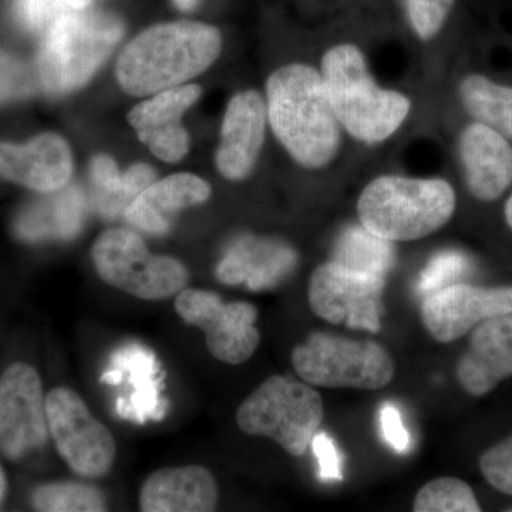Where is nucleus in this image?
Here are the masks:
<instances>
[{
  "label": "nucleus",
  "mask_w": 512,
  "mask_h": 512,
  "mask_svg": "<svg viewBox=\"0 0 512 512\" xmlns=\"http://www.w3.org/2000/svg\"><path fill=\"white\" fill-rule=\"evenodd\" d=\"M266 111L275 137L302 167L319 170L338 156L342 126L315 67L276 69L266 80Z\"/></svg>",
  "instance_id": "nucleus-1"
},
{
  "label": "nucleus",
  "mask_w": 512,
  "mask_h": 512,
  "mask_svg": "<svg viewBox=\"0 0 512 512\" xmlns=\"http://www.w3.org/2000/svg\"><path fill=\"white\" fill-rule=\"evenodd\" d=\"M221 50L215 26L191 20L160 23L124 47L117 59V82L130 96H153L200 76L217 62Z\"/></svg>",
  "instance_id": "nucleus-2"
},
{
  "label": "nucleus",
  "mask_w": 512,
  "mask_h": 512,
  "mask_svg": "<svg viewBox=\"0 0 512 512\" xmlns=\"http://www.w3.org/2000/svg\"><path fill=\"white\" fill-rule=\"evenodd\" d=\"M320 74L340 126L360 143H383L393 136L412 110L404 94L377 86L362 50L355 45L330 47Z\"/></svg>",
  "instance_id": "nucleus-3"
},
{
  "label": "nucleus",
  "mask_w": 512,
  "mask_h": 512,
  "mask_svg": "<svg viewBox=\"0 0 512 512\" xmlns=\"http://www.w3.org/2000/svg\"><path fill=\"white\" fill-rule=\"evenodd\" d=\"M119 16L93 9H67L46 30L37 53L36 73L46 92L80 89L99 72L123 39Z\"/></svg>",
  "instance_id": "nucleus-4"
},
{
  "label": "nucleus",
  "mask_w": 512,
  "mask_h": 512,
  "mask_svg": "<svg viewBox=\"0 0 512 512\" xmlns=\"http://www.w3.org/2000/svg\"><path fill=\"white\" fill-rule=\"evenodd\" d=\"M456 205V192L446 180L382 175L360 194L357 217L377 237L409 242L443 228Z\"/></svg>",
  "instance_id": "nucleus-5"
},
{
  "label": "nucleus",
  "mask_w": 512,
  "mask_h": 512,
  "mask_svg": "<svg viewBox=\"0 0 512 512\" xmlns=\"http://www.w3.org/2000/svg\"><path fill=\"white\" fill-rule=\"evenodd\" d=\"M325 407L318 390L289 376H271L238 407L237 424L248 436L274 440L301 457L322 426Z\"/></svg>",
  "instance_id": "nucleus-6"
},
{
  "label": "nucleus",
  "mask_w": 512,
  "mask_h": 512,
  "mask_svg": "<svg viewBox=\"0 0 512 512\" xmlns=\"http://www.w3.org/2000/svg\"><path fill=\"white\" fill-rule=\"evenodd\" d=\"M292 366L303 382L323 389L380 390L396 375V363L380 343L329 333H313L295 346Z\"/></svg>",
  "instance_id": "nucleus-7"
},
{
  "label": "nucleus",
  "mask_w": 512,
  "mask_h": 512,
  "mask_svg": "<svg viewBox=\"0 0 512 512\" xmlns=\"http://www.w3.org/2000/svg\"><path fill=\"white\" fill-rule=\"evenodd\" d=\"M94 268L107 285L143 299L163 301L178 295L188 284L183 262L167 255H154L146 242L126 228L104 231L92 249Z\"/></svg>",
  "instance_id": "nucleus-8"
},
{
  "label": "nucleus",
  "mask_w": 512,
  "mask_h": 512,
  "mask_svg": "<svg viewBox=\"0 0 512 512\" xmlns=\"http://www.w3.org/2000/svg\"><path fill=\"white\" fill-rule=\"evenodd\" d=\"M46 409L50 437L64 463L82 477L106 476L116 460V441L82 397L69 387H56L46 396Z\"/></svg>",
  "instance_id": "nucleus-9"
},
{
  "label": "nucleus",
  "mask_w": 512,
  "mask_h": 512,
  "mask_svg": "<svg viewBox=\"0 0 512 512\" xmlns=\"http://www.w3.org/2000/svg\"><path fill=\"white\" fill-rule=\"evenodd\" d=\"M384 276L353 271L329 261L312 272L308 302L312 312L333 325L379 333Z\"/></svg>",
  "instance_id": "nucleus-10"
},
{
  "label": "nucleus",
  "mask_w": 512,
  "mask_h": 512,
  "mask_svg": "<svg viewBox=\"0 0 512 512\" xmlns=\"http://www.w3.org/2000/svg\"><path fill=\"white\" fill-rule=\"evenodd\" d=\"M175 311L204 332L211 355L228 365L247 362L261 343L255 326L258 311L251 303H224L217 293L183 289L175 298Z\"/></svg>",
  "instance_id": "nucleus-11"
},
{
  "label": "nucleus",
  "mask_w": 512,
  "mask_h": 512,
  "mask_svg": "<svg viewBox=\"0 0 512 512\" xmlns=\"http://www.w3.org/2000/svg\"><path fill=\"white\" fill-rule=\"evenodd\" d=\"M46 396L35 367L16 362L0 376V453L19 461L49 441Z\"/></svg>",
  "instance_id": "nucleus-12"
},
{
  "label": "nucleus",
  "mask_w": 512,
  "mask_h": 512,
  "mask_svg": "<svg viewBox=\"0 0 512 512\" xmlns=\"http://www.w3.org/2000/svg\"><path fill=\"white\" fill-rule=\"evenodd\" d=\"M512 312L511 286L451 284L429 293L421 303V320L431 338L451 343L464 338L477 325Z\"/></svg>",
  "instance_id": "nucleus-13"
},
{
  "label": "nucleus",
  "mask_w": 512,
  "mask_h": 512,
  "mask_svg": "<svg viewBox=\"0 0 512 512\" xmlns=\"http://www.w3.org/2000/svg\"><path fill=\"white\" fill-rule=\"evenodd\" d=\"M201 94L198 84H183L153 94L128 111L127 121L153 156L164 163H177L190 151V134L181 120Z\"/></svg>",
  "instance_id": "nucleus-14"
},
{
  "label": "nucleus",
  "mask_w": 512,
  "mask_h": 512,
  "mask_svg": "<svg viewBox=\"0 0 512 512\" xmlns=\"http://www.w3.org/2000/svg\"><path fill=\"white\" fill-rule=\"evenodd\" d=\"M266 124L268 111L261 93L245 90L229 100L215 156L222 177L242 181L252 174L264 147Z\"/></svg>",
  "instance_id": "nucleus-15"
},
{
  "label": "nucleus",
  "mask_w": 512,
  "mask_h": 512,
  "mask_svg": "<svg viewBox=\"0 0 512 512\" xmlns=\"http://www.w3.org/2000/svg\"><path fill=\"white\" fill-rule=\"evenodd\" d=\"M69 143L56 133H42L25 144L0 141V180L42 194L62 190L73 175Z\"/></svg>",
  "instance_id": "nucleus-16"
},
{
  "label": "nucleus",
  "mask_w": 512,
  "mask_h": 512,
  "mask_svg": "<svg viewBox=\"0 0 512 512\" xmlns=\"http://www.w3.org/2000/svg\"><path fill=\"white\" fill-rule=\"evenodd\" d=\"M457 382L473 397H484L512 377V312L484 320L470 332L458 359Z\"/></svg>",
  "instance_id": "nucleus-17"
},
{
  "label": "nucleus",
  "mask_w": 512,
  "mask_h": 512,
  "mask_svg": "<svg viewBox=\"0 0 512 512\" xmlns=\"http://www.w3.org/2000/svg\"><path fill=\"white\" fill-rule=\"evenodd\" d=\"M468 191L478 201L498 200L512 184V146L493 128L473 123L458 140Z\"/></svg>",
  "instance_id": "nucleus-18"
},
{
  "label": "nucleus",
  "mask_w": 512,
  "mask_h": 512,
  "mask_svg": "<svg viewBox=\"0 0 512 512\" xmlns=\"http://www.w3.org/2000/svg\"><path fill=\"white\" fill-rule=\"evenodd\" d=\"M211 185L198 175L178 173L154 181L128 205L124 217L128 224L150 235L170 231L181 211L210 200Z\"/></svg>",
  "instance_id": "nucleus-19"
},
{
  "label": "nucleus",
  "mask_w": 512,
  "mask_h": 512,
  "mask_svg": "<svg viewBox=\"0 0 512 512\" xmlns=\"http://www.w3.org/2000/svg\"><path fill=\"white\" fill-rule=\"evenodd\" d=\"M218 498L217 481L207 468H163L141 487L140 508L146 512H211Z\"/></svg>",
  "instance_id": "nucleus-20"
},
{
  "label": "nucleus",
  "mask_w": 512,
  "mask_h": 512,
  "mask_svg": "<svg viewBox=\"0 0 512 512\" xmlns=\"http://www.w3.org/2000/svg\"><path fill=\"white\" fill-rule=\"evenodd\" d=\"M295 262V252L285 245L247 239L229 249L218 265L217 275L224 284L247 282L259 289L274 285Z\"/></svg>",
  "instance_id": "nucleus-21"
},
{
  "label": "nucleus",
  "mask_w": 512,
  "mask_h": 512,
  "mask_svg": "<svg viewBox=\"0 0 512 512\" xmlns=\"http://www.w3.org/2000/svg\"><path fill=\"white\" fill-rule=\"evenodd\" d=\"M111 366L127 375L131 386L130 399L117 406L124 419L144 423L148 419L163 417L165 404L160 399V363L150 350L138 345L123 346L111 357Z\"/></svg>",
  "instance_id": "nucleus-22"
},
{
  "label": "nucleus",
  "mask_w": 512,
  "mask_h": 512,
  "mask_svg": "<svg viewBox=\"0 0 512 512\" xmlns=\"http://www.w3.org/2000/svg\"><path fill=\"white\" fill-rule=\"evenodd\" d=\"M83 208L82 192L76 188L49 192L20 211L16 235L26 242L72 238L82 224Z\"/></svg>",
  "instance_id": "nucleus-23"
},
{
  "label": "nucleus",
  "mask_w": 512,
  "mask_h": 512,
  "mask_svg": "<svg viewBox=\"0 0 512 512\" xmlns=\"http://www.w3.org/2000/svg\"><path fill=\"white\" fill-rule=\"evenodd\" d=\"M90 175L96 188L97 208L106 217L124 214L128 205L156 181V173L150 165L134 164L121 174L116 161L103 154L93 158Z\"/></svg>",
  "instance_id": "nucleus-24"
},
{
  "label": "nucleus",
  "mask_w": 512,
  "mask_h": 512,
  "mask_svg": "<svg viewBox=\"0 0 512 512\" xmlns=\"http://www.w3.org/2000/svg\"><path fill=\"white\" fill-rule=\"evenodd\" d=\"M464 109L477 123L512 140V87L497 84L481 74H470L460 84Z\"/></svg>",
  "instance_id": "nucleus-25"
},
{
  "label": "nucleus",
  "mask_w": 512,
  "mask_h": 512,
  "mask_svg": "<svg viewBox=\"0 0 512 512\" xmlns=\"http://www.w3.org/2000/svg\"><path fill=\"white\" fill-rule=\"evenodd\" d=\"M394 255L393 242L377 237L360 224L340 234L330 261L353 271L386 278L394 265Z\"/></svg>",
  "instance_id": "nucleus-26"
},
{
  "label": "nucleus",
  "mask_w": 512,
  "mask_h": 512,
  "mask_svg": "<svg viewBox=\"0 0 512 512\" xmlns=\"http://www.w3.org/2000/svg\"><path fill=\"white\" fill-rule=\"evenodd\" d=\"M32 505L43 512H100L107 510L99 490L80 483H47L33 490Z\"/></svg>",
  "instance_id": "nucleus-27"
},
{
  "label": "nucleus",
  "mask_w": 512,
  "mask_h": 512,
  "mask_svg": "<svg viewBox=\"0 0 512 512\" xmlns=\"http://www.w3.org/2000/svg\"><path fill=\"white\" fill-rule=\"evenodd\" d=\"M414 512H480L473 488L456 477H440L420 488Z\"/></svg>",
  "instance_id": "nucleus-28"
},
{
  "label": "nucleus",
  "mask_w": 512,
  "mask_h": 512,
  "mask_svg": "<svg viewBox=\"0 0 512 512\" xmlns=\"http://www.w3.org/2000/svg\"><path fill=\"white\" fill-rule=\"evenodd\" d=\"M40 87L36 69L0 47V106L29 99Z\"/></svg>",
  "instance_id": "nucleus-29"
},
{
  "label": "nucleus",
  "mask_w": 512,
  "mask_h": 512,
  "mask_svg": "<svg viewBox=\"0 0 512 512\" xmlns=\"http://www.w3.org/2000/svg\"><path fill=\"white\" fill-rule=\"evenodd\" d=\"M456 0H402L407 20L421 40L439 35Z\"/></svg>",
  "instance_id": "nucleus-30"
},
{
  "label": "nucleus",
  "mask_w": 512,
  "mask_h": 512,
  "mask_svg": "<svg viewBox=\"0 0 512 512\" xmlns=\"http://www.w3.org/2000/svg\"><path fill=\"white\" fill-rule=\"evenodd\" d=\"M470 269V259L463 252L444 251L431 258L429 265L420 276V291L429 293L451 284L466 275Z\"/></svg>",
  "instance_id": "nucleus-31"
},
{
  "label": "nucleus",
  "mask_w": 512,
  "mask_h": 512,
  "mask_svg": "<svg viewBox=\"0 0 512 512\" xmlns=\"http://www.w3.org/2000/svg\"><path fill=\"white\" fill-rule=\"evenodd\" d=\"M481 474L494 490L512 495V434L484 451L478 460Z\"/></svg>",
  "instance_id": "nucleus-32"
},
{
  "label": "nucleus",
  "mask_w": 512,
  "mask_h": 512,
  "mask_svg": "<svg viewBox=\"0 0 512 512\" xmlns=\"http://www.w3.org/2000/svg\"><path fill=\"white\" fill-rule=\"evenodd\" d=\"M13 8L19 22L30 30L49 28L67 10L62 0H15Z\"/></svg>",
  "instance_id": "nucleus-33"
},
{
  "label": "nucleus",
  "mask_w": 512,
  "mask_h": 512,
  "mask_svg": "<svg viewBox=\"0 0 512 512\" xmlns=\"http://www.w3.org/2000/svg\"><path fill=\"white\" fill-rule=\"evenodd\" d=\"M313 453L318 458L319 477L325 483L342 481V464L335 444L326 433H316L312 440Z\"/></svg>",
  "instance_id": "nucleus-34"
},
{
  "label": "nucleus",
  "mask_w": 512,
  "mask_h": 512,
  "mask_svg": "<svg viewBox=\"0 0 512 512\" xmlns=\"http://www.w3.org/2000/svg\"><path fill=\"white\" fill-rule=\"evenodd\" d=\"M380 426H382L384 440L397 453H404L410 447V434L404 427L399 410L392 404H386L380 410Z\"/></svg>",
  "instance_id": "nucleus-35"
},
{
  "label": "nucleus",
  "mask_w": 512,
  "mask_h": 512,
  "mask_svg": "<svg viewBox=\"0 0 512 512\" xmlns=\"http://www.w3.org/2000/svg\"><path fill=\"white\" fill-rule=\"evenodd\" d=\"M67 9H86L90 8L97 0H62Z\"/></svg>",
  "instance_id": "nucleus-36"
},
{
  "label": "nucleus",
  "mask_w": 512,
  "mask_h": 512,
  "mask_svg": "<svg viewBox=\"0 0 512 512\" xmlns=\"http://www.w3.org/2000/svg\"><path fill=\"white\" fill-rule=\"evenodd\" d=\"M201 0H173L174 6L183 12H191L200 5Z\"/></svg>",
  "instance_id": "nucleus-37"
},
{
  "label": "nucleus",
  "mask_w": 512,
  "mask_h": 512,
  "mask_svg": "<svg viewBox=\"0 0 512 512\" xmlns=\"http://www.w3.org/2000/svg\"><path fill=\"white\" fill-rule=\"evenodd\" d=\"M6 493H8V478H6L5 470L0 466V505L5 501Z\"/></svg>",
  "instance_id": "nucleus-38"
},
{
  "label": "nucleus",
  "mask_w": 512,
  "mask_h": 512,
  "mask_svg": "<svg viewBox=\"0 0 512 512\" xmlns=\"http://www.w3.org/2000/svg\"><path fill=\"white\" fill-rule=\"evenodd\" d=\"M505 221H507L508 227L512 229V194L511 197L508 198L507 204H505L504 208Z\"/></svg>",
  "instance_id": "nucleus-39"
},
{
  "label": "nucleus",
  "mask_w": 512,
  "mask_h": 512,
  "mask_svg": "<svg viewBox=\"0 0 512 512\" xmlns=\"http://www.w3.org/2000/svg\"><path fill=\"white\" fill-rule=\"evenodd\" d=\"M507 511H511L512 512V507L511 508H507Z\"/></svg>",
  "instance_id": "nucleus-40"
}]
</instances>
